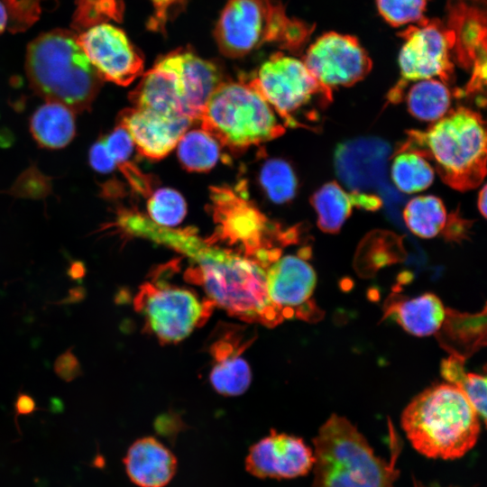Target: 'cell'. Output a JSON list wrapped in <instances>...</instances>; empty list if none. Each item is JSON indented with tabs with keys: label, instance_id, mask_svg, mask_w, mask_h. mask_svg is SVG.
Instances as JSON below:
<instances>
[{
	"label": "cell",
	"instance_id": "obj_1",
	"mask_svg": "<svg viewBox=\"0 0 487 487\" xmlns=\"http://www.w3.org/2000/svg\"><path fill=\"white\" fill-rule=\"evenodd\" d=\"M132 234L182 253L194 263L187 276L205 289L207 299L229 315L273 326L283 320L269 300L266 271L261 264L232 250L213 245L191 230H176L137 216Z\"/></svg>",
	"mask_w": 487,
	"mask_h": 487
},
{
	"label": "cell",
	"instance_id": "obj_2",
	"mask_svg": "<svg viewBox=\"0 0 487 487\" xmlns=\"http://www.w3.org/2000/svg\"><path fill=\"white\" fill-rule=\"evenodd\" d=\"M400 423L411 446L434 459L455 460L476 444L481 419L464 394L450 383L430 387L404 409Z\"/></svg>",
	"mask_w": 487,
	"mask_h": 487
},
{
	"label": "cell",
	"instance_id": "obj_3",
	"mask_svg": "<svg viewBox=\"0 0 487 487\" xmlns=\"http://www.w3.org/2000/svg\"><path fill=\"white\" fill-rule=\"evenodd\" d=\"M399 150L433 163L440 179L459 191L477 188L486 173V132L482 115L466 107L448 111L425 131L408 132Z\"/></svg>",
	"mask_w": 487,
	"mask_h": 487
},
{
	"label": "cell",
	"instance_id": "obj_4",
	"mask_svg": "<svg viewBox=\"0 0 487 487\" xmlns=\"http://www.w3.org/2000/svg\"><path fill=\"white\" fill-rule=\"evenodd\" d=\"M25 69L35 93L74 112L88 110L102 84L73 30H51L31 41Z\"/></svg>",
	"mask_w": 487,
	"mask_h": 487
},
{
	"label": "cell",
	"instance_id": "obj_5",
	"mask_svg": "<svg viewBox=\"0 0 487 487\" xmlns=\"http://www.w3.org/2000/svg\"><path fill=\"white\" fill-rule=\"evenodd\" d=\"M313 444V487H394L399 470L347 418L332 414Z\"/></svg>",
	"mask_w": 487,
	"mask_h": 487
},
{
	"label": "cell",
	"instance_id": "obj_6",
	"mask_svg": "<svg viewBox=\"0 0 487 487\" xmlns=\"http://www.w3.org/2000/svg\"><path fill=\"white\" fill-rule=\"evenodd\" d=\"M198 120L202 130L235 150L271 141L285 132L270 104L243 82H221Z\"/></svg>",
	"mask_w": 487,
	"mask_h": 487
},
{
	"label": "cell",
	"instance_id": "obj_7",
	"mask_svg": "<svg viewBox=\"0 0 487 487\" xmlns=\"http://www.w3.org/2000/svg\"><path fill=\"white\" fill-rule=\"evenodd\" d=\"M290 127H308L319 120L316 104L326 107L331 89L321 85L303 61L282 52L273 53L248 82Z\"/></svg>",
	"mask_w": 487,
	"mask_h": 487
},
{
	"label": "cell",
	"instance_id": "obj_8",
	"mask_svg": "<svg viewBox=\"0 0 487 487\" xmlns=\"http://www.w3.org/2000/svg\"><path fill=\"white\" fill-rule=\"evenodd\" d=\"M291 22L278 0H228L214 36L225 56L241 58L267 42L280 46Z\"/></svg>",
	"mask_w": 487,
	"mask_h": 487
},
{
	"label": "cell",
	"instance_id": "obj_9",
	"mask_svg": "<svg viewBox=\"0 0 487 487\" xmlns=\"http://www.w3.org/2000/svg\"><path fill=\"white\" fill-rule=\"evenodd\" d=\"M136 311L161 343L186 338L210 317L214 304L201 300L190 289L173 285L145 282L133 299Z\"/></svg>",
	"mask_w": 487,
	"mask_h": 487
},
{
	"label": "cell",
	"instance_id": "obj_10",
	"mask_svg": "<svg viewBox=\"0 0 487 487\" xmlns=\"http://www.w3.org/2000/svg\"><path fill=\"white\" fill-rule=\"evenodd\" d=\"M400 35L404 41L399 56L401 79L389 95L392 102L400 99L409 81L435 77L443 82L451 79L454 34L446 24L437 19L424 17Z\"/></svg>",
	"mask_w": 487,
	"mask_h": 487
},
{
	"label": "cell",
	"instance_id": "obj_11",
	"mask_svg": "<svg viewBox=\"0 0 487 487\" xmlns=\"http://www.w3.org/2000/svg\"><path fill=\"white\" fill-rule=\"evenodd\" d=\"M212 201L221 240L238 245L240 253L265 269L281 255L271 238L275 234L272 225L249 202L225 188L213 189Z\"/></svg>",
	"mask_w": 487,
	"mask_h": 487
},
{
	"label": "cell",
	"instance_id": "obj_12",
	"mask_svg": "<svg viewBox=\"0 0 487 487\" xmlns=\"http://www.w3.org/2000/svg\"><path fill=\"white\" fill-rule=\"evenodd\" d=\"M265 271L269 300L282 320L296 317L316 322L322 318V311L312 298L317 275L304 258L280 255Z\"/></svg>",
	"mask_w": 487,
	"mask_h": 487
},
{
	"label": "cell",
	"instance_id": "obj_13",
	"mask_svg": "<svg viewBox=\"0 0 487 487\" xmlns=\"http://www.w3.org/2000/svg\"><path fill=\"white\" fill-rule=\"evenodd\" d=\"M303 63L329 89L350 87L372 69V60L358 40L335 32L317 38L308 49Z\"/></svg>",
	"mask_w": 487,
	"mask_h": 487
},
{
	"label": "cell",
	"instance_id": "obj_14",
	"mask_svg": "<svg viewBox=\"0 0 487 487\" xmlns=\"http://www.w3.org/2000/svg\"><path fill=\"white\" fill-rule=\"evenodd\" d=\"M78 41L102 80L128 86L142 73L143 58L120 28L108 23L78 34Z\"/></svg>",
	"mask_w": 487,
	"mask_h": 487
},
{
	"label": "cell",
	"instance_id": "obj_15",
	"mask_svg": "<svg viewBox=\"0 0 487 487\" xmlns=\"http://www.w3.org/2000/svg\"><path fill=\"white\" fill-rule=\"evenodd\" d=\"M314 464L313 450L295 436L271 431L253 445L245 468L259 478L292 479L306 475Z\"/></svg>",
	"mask_w": 487,
	"mask_h": 487
},
{
	"label": "cell",
	"instance_id": "obj_16",
	"mask_svg": "<svg viewBox=\"0 0 487 487\" xmlns=\"http://www.w3.org/2000/svg\"><path fill=\"white\" fill-rule=\"evenodd\" d=\"M485 11L472 0H452L448 6L446 26L454 34L453 55L461 66L472 68L469 82L483 87L486 78Z\"/></svg>",
	"mask_w": 487,
	"mask_h": 487
},
{
	"label": "cell",
	"instance_id": "obj_17",
	"mask_svg": "<svg viewBox=\"0 0 487 487\" xmlns=\"http://www.w3.org/2000/svg\"><path fill=\"white\" fill-rule=\"evenodd\" d=\"M192 122L135 107L125 109L119 115V125L127 131L139 152L152 160L169 154Z\"/></svg>",
	"mask_w": 487,
	"mask_h": 487
},
{
	"label": "cell",
	"instance_id": "obj_18",
	"mask_svg": "<svg viewBox=\"0 0 487 487\" xmlns=\"http://www.w3.org/2000/svg\"><path fill=\"white\" fill-rule=\"evenodd\" d=\"M129 97L133 107L192 120L181 83L165 55L142 75Z\"/></svg>",
	"mask_w": 487,
	"mask_h": 487
},
{
	"label": "cell",
	"instance_id": "obj_19",
	"mask_svg": "<svg viewBox=\"0 0 487 487\" xmlns=\"http://www.w3.org/2000/svg\"><path fill=\"white\" fill-rule=\"evenodd\" d=\"M165 55L181 82L192 119L198 120L208 97L222 82L219 67L190 49H177Z\"/></svg>",
	"mask_w": 487,
	"mask_h": 487
},
{
	"label": "cell",
	"instance_id": "obj_20",
	"mask_svg": "<svg viewBox=\"0 0 487 487\" xmlns=\"http://www.w3.org/2000/svg\"><path fill=\"white\" fill-rule=\"evenodd\" d=\"M130 480L140 487H164L177 470L175 455L152 436L136 440L124 459Z\"/></svg>",
	"mask_w": 487,
	"mask_h": 487
},
{
	"label": "cell",
	"instance_id": "obj_21",
	"mask_svg": "<svg viewBox=\"0 0 487 487\" xmlns=\"http://www.w3.org/2000/svg\"><path fill=\"white\" fill-rule=\"evenodd\" d=\"M245 347L235 330L212 345L214 363L209 378L214 389L220 394L237 396L248 389L252 373L249 364L242 356Z\"/></svg>",
	"mask_w": 487,
	"mask_h": 487
},
{
	"label": "cell",
	"instance_id": "obj_22",
	"mask_svg": "<svg viewBox=\"0 0 487 487\" xmlns=\"http://www.w3.org/2000/svg\"><path fill=\"white\" fill-rule=\"evenodd\" d=\"M311 204L317 216V225L326 233H337L354 207L376 210L381 200L378 196L354 190L348 192L335 181L320 187L312 196Z\"/></svg>",
	"mask_w": 487,
	"mask_h": 487
},
{
	"label": "cell",
	"instance_id": "obj_23",
	"mask_svg": "<svg viewBox=\"0 0 487 487\" xmlns=\"http://www.w3.org/2000/svg\"><path fill=\"white\" fill-rule=\"evenodd\" d=\"M384 315L409 334L422 337L438 333L446 308L440 299L430 292L411 299L393 295L385 302Z\"/></svg>",
	"mask_w": 487,
	"mask_h": 487
},
{
	"label": "cell",
	"instance_id": "obj_24",
	"mask_svg": "<svg viewBox=\"0 0 487 487\" xmlns=\"http://www.w3.org/2000/svg\"><path fill=\"white\" fill-rule=\"evenodd\" d=\"M73 112L61 103L47 101L34 112L31 119L33 138L41 146L49 149L66 146L76 132Z\"/></svg>",
	"mask_w": 487,
	"mask_h": 487
},
{
	"label": "cell",
	"instance_id": "obj_25",
	"mask_svg": "<svg viewBox=\"0 0 487 487\" xmlns=\"http://www.w3.org/2000/svg\"><path fill=\"white\" fill-rule=\"evenodd\" d=\"M409 114L418 120L436 122L449 111L451 93L441 80H418L409 90L406 97Z\"/></svg>",
	"mask_w": 487,
	"mask_h": 487
},
{
	"label": "cell",
	"instance_id": "obj_26",
	"mask_svg": "<svg viewBox=\"0 0 487 487\" xmlns=\"http://www.w3.org/2000/svg\"><path fill=\"white\" fill-rule=\"evenodd\" d=\"M443 201L436 196H418L403 210V219L411 233L420 238H433L443 232L447 223Z\"/></svg>",
	"mask_w": 487,
	"mask_h": 487
},
{
	"label": "cell",
	"instance_id": "obj_27",
	"mask_svg": "<svg viewBox=\"0 0 487 487\" xmlns=\"http://www.w3.org/2000/svg\"><path fill=\"white\" fill-rule=\"evenodd\" d=\"M395 186L403 193L411 194L427 188L433 182L435 170L430 162L411 150H398L391 168Z\"/></svg>",
	"mask_w": 487,
	"mask_h": 487
},
{
	"label": "cell",
	"instance_id": "obj_28",
	"mask_svg": "<svg viewBox=\"0 0 487 487\" xmlns=\"http://www.w3.org/2000/svg\"><path fill=\"white\" fill-rule=\"evenodd\" d=\"M178 157L186 170L207 171L218 161L219 146L217 141L204 130L189 131L178 142Z\"/></svg>",
	"mask_w": 487,
	"mask_h": 487
},
{
	"label": "cell",
	"instance_id": "obj_29",
	"mask_svg": "<svg viewBox=\"0 0 487 487\" xmlns=\"http://www.w3.org/2000/svg\"><path fill=\"white\" fill-rule=\"evenodd\" d=\"M75 3L71 23L75 32H81L110 21L121 22L124 16L123 0H76Z\"/></svg>",
	"mask_w": 487,
	"mask_h": 487
},
{
	"label": "cell",
	"instance_id": "obj_30",
	"mask_svg": "<svg viewBox=\"0 0 487 487\" xmlns=\"http://www.w3.org/2000/svg\"><path fill=\"white\" fill-rule=\"evenodd\" d=\"M260 180L267 196L272 202L289 201L297 189V178L288 162L280 159H272L263 165Z\"/></svg>",
	"mask_w": 487,
	"mask_h": 487
},
{
	"label": "cell",
	"instance_id": "obj_31",
	"mask_svg": "<svg viewBox=\"0 0 487 487\" xmlns=\"http://www.w3.org/2000/svg\"><path fill=\"white\" fill-rule=\"evenodd\" d=\"M147 209L152 222L161 226L173 227L183 220L187 207L179 192L170 188H162L149 198Z\"/></svg>",
	"mask_w": 487,
	"mask_h": 487
},
{
	"label": "cell",
	"instance_id": "obj_32",
	"mask_svg": "<svg viewBox=\"0 0 487 487\" xmlns=\"http://www.w3.org/2000/svg\"><path fill=\"white\" fill-rule=\"evenodd\" d=\"M427 2V0H376L380 14L395 27L422 20Z\"/></svg>",
	"mask_w": 487,
	"mask_h": 487
},
{
	"label": "cell",
	"instance_id": "obj_33",
	"mask_svg": "<svg viewBox=\"0 0 487 487\" xmlns=\"http://www.w3.org/2000/svg\"><path fill=\"white\" fill-rule=\"evenodd\" d=\"M8 15L7 30L20 32L27 30L40 17L42 0H1Z\"/></svg>",
	"mask_w": 487,
	"mask_h": 487
},
{
	"label": "cell",
	"instance_id": "obj_34",
	"mask_svg": "<svg viewBox=\"0 0 487 487\" xmlns=\"http://www.w3.org/2000/svg\"><path fill=\"white\" fill-rule=\"evenodd\" d=\"M486 377L466 372L455 385L466 397L480 419L486 423Z\"/></svg>",
	"mask_w": 487,
	"mask_h": 487
},
{
	"label": "cell",
	"instance_id": "obj_35",
	"mask_svg": "<svg viewBox=\"0 0 487 487\" xmlns=\"http://www.w3.org/2000/svg\"><path fill=\"white\" fill-rule=\"evenodd\" d=\"M103 141L115 164H125L133 148V142L127 131L118 125L108 136L103 138Z\"/></svg>",
	"mask_w": 487,
	"mask_h": 487
},
{
	"label": "cell",
	"instance_id": "obj_36",
	"mask_svg": "<svg viewBox=\"0 0 487 487\" xmlns=\"http://www.w3.org/2000/svg\"><path fill=\"white\" fill-rule=\"evenodd\" d=\"M54 371L62 380L70 381L81 374L80 364L71 349L61 354L54 363Z\"/></svg>",
	"mask_w": 487,
	"mask_h": 487
},
{
	"label": "cell",
	"instance_id": "obj_37",
	"mask_svg": "<svg viewBox=\"0 0 487 487\" xmlns=\"http://www.w3.org/2000/svg\"><path fill=\"white\" fill-rule=\"evenodd\" d=\"M154 12L150 18L148 26L154 31L162 32L169 19L170 11L182 0H150Z\"/></svg>",
	"mask_w": 487,
	"mask_h": 487
},
{
	"label": "cell",
	"instance_id": "obj_38",
	"mask_svg": "<svg viewBox=\"0 0 487 487\" xmlns=\"http://www.w3.org/2000/svg\"><path fill=\"white\" fill-rule=\"evenodd\" d=\"M89 161L93 169L101 173L112 171L116 164L108 153L103 139L96 142L90 149Z\"/></svg>",
	"mask_w": 487,
	"mask_h": 487
},
{
	"label": "cell",
	"instance_id": "obj_39",
	"mask_svg": "<svg viewBox=\"0 0 487 487\" xmlns=\"http://www.w3.org/2000/svg\"><path fill=\"white\" fill-rule=\"evenodd\" d=\"M465 357L451 354L448 358L443 360L441 363V374L448 383L457 385L464 375Z\"/></svg>",
	"mask_w": 487,
	"mask_h": 487
},
{
	"label": "cell",
	"instance_id": "obj_40",
	"mask_svg": "<svg viewBox=\"0 0 487 487\" xmlns=\"http://www.w3.org/2000/svg\"><path fill=\"white\" fill-rule=\"evenodd\" d=\"M35 401L33 399L25 394L20 393L15 402V411L17 415H28L34 411Z\"/></svg>",
	"mask_w": 487,
	"mask_h": 487
},
{
	"label": "cell",
	"instance_id": "obj_41",
	"mask_svg": "<svg viewBox=\"0 0 487 487\" xmlns=\"http://www.w3.org/2000/svg\"><path fill=\"white\" fill-rule=\"evenodd\" d=\"M486 198H487V188L486 185H483L482 189L479 192L477 206L480 213L483 217L486 216Z\"/></svg>",
	"mask_w": 487,
	"mask_h": 487
},
{
	"label": "cell",
	"instance_id": "obj_42",
	"mask_svg": "<svg viewBox=\"0 0 487 487\" xmlns=\"http://www.w3.org/2000/svg\"><path fill=\"white\" fill-rule=\"evenodd\" d=\"M8 27V15L3 2L0 0V34Z\"/></svg>",
	"mask_w": 487,
	"mask_h": 487
},
{
	"label": "cell",
	"instance_id": "obj_43",
	"mask_svg": "<svg viewBox=\"0 0 487 487\" xmlns=\"http://www.w3.org/2000/svg\"><path fill=\"white\" fill-rule=\"evenodd\" d=\"M84 267L81 263L78 262H75L69 270V276L74 280L82 278L84 276Z\"/></svg>",
	"mask_w": 487,
	"mask_h": 487
}]
</instances>
